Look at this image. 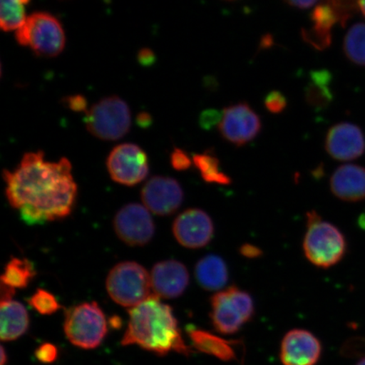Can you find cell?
Instances as JSON below:
<instances>
[{"mask_svg": "<svg viewBox=\"0 0 365 365\" xmlns=\"http://www.w3.org/2000/svg\"><path fill=\"white\" fill-rule=\"evenodd\" d=\"M7 362V356L6 354V350L2 346L1 349V365H6Z\"/></svg>", "mask_w": 365, "mask_h": 365, "instance_id": "cell-40", "label": "cell"}, {"mask_svg": "<svg viewBox=\"0 0 365 365\" xmlns=\"http://www.w3.org/2000/svg\"><path fill=\"white\" fill-rule=\"evenodd\" d=\"M58 351L57 346L49 342L40 345L36 350L35 356L38 361L43 364H52L58 358Z\"/></svg>", "mask_w": 365, "mask_h": 365, "instance_id": "cell-32", "label": "cell"}, {"mask_svg": "<svg viewBox=\"0 0 365 365\" xmlns=\"http://www.w3.org/2000/svg\"><path fill=\"white\" fill-rule=\"evenodd\" d=\"M356 365H365V358L360 359Z\"/></svg>", "mask_w": 365, "mask_h": 365, "instance_id": "cell-41", "label": "cell"}, {"mask_svg": "<svg viewBox=\"0 0 365 365\" xmlns=\"http://www.w3.org/2000/svg\"><path fill=\"white\" fill-rule=\"evenodd\" d=\"M35 276L34 264L29 259L14 257L4 267L1 282L15 289H25Z\"/></svg>", "mask_w": 365, "mask_h": 365, "instance_id": "cell-24", "label": "cell"}, {"mask_svg": "<svg viewBox=\"0 0 365 365\" xmlns=\"http://www.w3.org/2000/svg\"><path fill=\"white\" fill-rule=\"evenodd\" d=\"M63 330L73 345L83 349H97L108 333L106 317L97 303H82L67 310Z\"/></svg>", "mask_w": 365, "mask_h": 365, "instance_id": "cell-7", "label": "cell"}, {"mask_svg": "<svg viewBox=\"0 0 365 365\" xmlns=\"http://www.w3.org/2000/svg\"><path fill=\"white\" fill-rule=\"evenodd\" d=\"M15 294V287L9 286L1 282V302H6V301L12 300Z\"/></svg>", "mask_w": 365, "mask_h": 365, "instance_id": "cell-37", "label": "cell"}, {"mask_svg": "<svg viewBox=\"0 0 365 365\" xmlns=\"http://www.w3.org/2000/svg\"><path fill=\"white\" fill-rule=\"evenodd\" d=\"M153 294L160 299H173L184 294L190 284V274L185 264L176 259L157 263L150 272Z\"/></svg>", "mask_w": 365, "mask_h": 365, "instance_id": "cell-16", "label": "cell"}, {"mask_svg": "<svg viewBox=\"0 0 365 365\" xmlns=\"http://www.w3.org/2000/svg\"><path fill=\"white\" fill-rule=\"evenodd\" d=\"M339 17L340 24L345 26L346 23L359 10L358 0H325Z\"/></svg>", "mask_w": 365, "mask_h": 365, "instance_id": "cell-28", "label": "cell"}, {"mask_svg": "<svg viewBox=\"0 0 365 365\" xmlns=\"http://www.w3.org/2000/svg\"><path fill=\"white\" fill-rule=\"evenodd\" d=\"M106 164L111 179L123 185H138L149 173L147 153L133 143L118 145L109 153Z\"/></svg>", "mask_w": 365, "mask_h": 365, "instance_id": "cell-10", "label": "cell"}, {"mask_svg": "<svg viewBox=\"0 0 365 365\" xmlns=\"http://www.w3.org/2000/svg\"><path fill=\"white\" fill-rule=\"evenodd\" d=\"M359 10L365 17V0H358Z\"/></svg>", "mask_w": 365, "mask_h": 365, "instance_id": "cell-39", "label": "cell"}, {"mask_svg": "<svg viewBox=\"0 0 365 365\" xmlns=\"http://www.w3.org/2000/svg\"><path fill=\"white\" fill-rule=\"evenodd\" d=\"M6 196L26 225H43L71 215L78 188L72 165L63 158L45 160L42 150L27 153L14 170H4Z\"/></svg>", "mask_w": 365, "mask_h": 365, "instance_id": "cell-1", "label": "cell"}, {"mask_svg": "<svg viewBox=\"0 0 365 365\" xmlns=\"http://www.w3.org/2000/svg\"><path fill=\"white\" fill-rule=\"evenodd\" d=\"M16 40L22 47H29L35 56L54 58L65 49V30L57 18L48 12H35L27 16L16 31Z\"/></svg>", "mask_w": 365, "mask_h": 365, "instance_id": "cell-5", "label": "cell"}, {"mask_svg": "<svg viewBox=\"0 0 365 365\" xmlns=\"http://www.w3.org/2000/svg\"><path fill=\"white\" fill-rule=\"evenodd\" d=\"M303 250L308 261L319 268L336 266L346 251L345 236L339 227L323 221L316 211L307 212V230L303 240Z\"/></svg>", "mask_w": 365, "mask_h": 365, "instance_id": "cell-3", "label": "cell"}, {"mask_svg": "<svg viewBox=\"0 0 365 365\" xmlns=\"http://www.w3.org/2000/svg\"><path fill=\"white\" fill-rule=\"evenodd\" d=\"M331 81L332 76L327 70L314 71L310 73L309 82L304 88V100L314 111L325 110L331 104Z\"/></svg>", "mask_w": 365, "mask_h": 365, "instance_id": "cell-22", "label": "cell"}, {"mask_svg": "<svg viewBox=\"0 0 365 365\" xmlns=\"http://www.w3.org/2000/svg\"><path fill=\"white\" fill-rule=\"evenodd\" d=\"M152 294L129 310V323L121 341L123 346L136 345L159 356L175 352L188 357L192 350L182 339L173 309Z\"/></svg>", "mask_w": 365, "mask_h": 365, "instance_id": "cell-2", "label": "cell"}, {"mask_svg": "<svg viewBox=\"0 0 365 365\" xmlns=\"http://www.w3.org/2000/svg\"><path fill=\"white\" fill-rule=\"evenodd\" d=\"M312 21V29L302 30V38L314 49L324 51L331 44V30L336 23H340L339 17L330 4L324 0L314 9Z\"/></svg>", "mask_w": 365, "mask_h": 365, "instance_id": "cell-19", "label": "cell"}, {"mask_svg": "<svg viewBox=\"0 0 365 365\" xmlns=\"http://www.w3.org/2000/svg\"><path fill=\"white\" fill-rule=\"evenodd\" d=\"M331 193L346 202L365 200V168L346 163L337 168L330 179Z\"/></svg>", "mask_w": 365, "mask_h": 365, "instance_id": "cell-17", "label": "cell"}, {"mask_svg": "<svg viewBox=\"0 0 365 365\" xmlns=\"http://www.w3.org/2000/svg\"><path fill=\"white\" fill-rule=\"evenodd\" d=\"M31 0H0V25L4 31H16L26 20V6Z\"/></svg>", "mask_w": 365, "mask_h": 365, "instance_id": "cell-25", "label": "cell"}, {"mask_svg": "<svg viewBox=\"0 0 365 365\" xmlns=\"http://www.w3.org/2000/svg\"><path fill=\"white\" fill-rule=\"evenodd\" d=\"M149 210L138 203L127 204L113 218L115 234L130 246H144L150 243L155 234V225Z\"/></svg>", "mask_w": 365, "mask_h": 365, "instance_id": "cell-11", "label": "cell"}, {"mask_svg": "<svg viewBox=\"0 0 365 365\" xmlns=\"http://www.w3.org/2000/svg\"><path fill=\"white\" fill-rule=\"evenodd\" d=\"M327 153L341 162L353 161L365 153V136L361 128L341 122L330 128L325 140Z\"/></svg>", "mask_w": 365, "mask_h": 365, "instance_id": "cell-15", "label": "cell"}, {"mask_svg": "<svg viewBox=\"0 0 365 365\" xmlns=\"http://www.w3.org/2000/svg\"><path fill=\"white\" fill-rule=\"evenodd\" d=\"M170 163L175 170L186 171L192 166L193 159L190 158L185 150L175 148L171 153Z\"/></svg>", "mask_w": 365, "mask_h": 365, "instance_id": "cell-31", "label": "cell"}, {"mask_svg": "<svg viewBox=\"0 0 365 365\" xmlns=\"http://www.w3.org/2000/svg\"><path fill=\"white\" fill-rule=\"evenodd\" d=\"M0 304H1L0 337L4 341H15L29 330V312L24 305L13 299L0 302Z\"/></svg>", "mask_w": 365, "mask_h": 365, "instance_id": "cell-21", "label": "cell"}, {"mask_svg": "<svg viewBox=\"0 0 365 365\" xmlns=\"http://www.w3.org/2000/svg\"><path fill=\"white\" fill-rule=\"evenodd\" d=\"M106 289L114 302L130 309L153 294L150 274L135 262H120L114 266L108 273Z\"/></svg>", "mask_w": 365, "mask_h": 365, "instance_id": "cell-6", "label": "cell"}, {"mask_svg": "<svg viewBox=\"0 0 365 365\" xmlns=\"http://www.w3.org/2000/svg\"><path fill=\"white\" fill-rule=\"evenodd\" d=\"M137 58L141 66H150L156 61V56L150 48H143L140 50Z\"/></svg>", "mask_w": 365, "mask_h": 365, "instance_id": "cell-35", "label": "cell"}, {"mask_svg": "<svg viewBox=\"0 0 365 365\" xmlns=\"http://www.w3.org/2000/svg\"><path fill=\"white\" fill-rule=\"evenodd\" d=\"M136 123L140 128H148L153 123L152 116L148 113L141 112L136 117Z\"/></svg>", "mask_w": 365, "mask_h": 365, "instance_id": "cell-38", "label": "cell"}, {"mask_svg": "<svg viewBox=\"0 0 365 365\" xmlns=\"http://www.w3.org/2000/svg\"><path fill=\"white\" fill-rule=\"evenodd\" d=\"M262 122L258 113L245 102L232 104L222 110L219 134L235 147H244L261 133Z\"/></svg>", "mask_w": 365, "mask_h": 365, "instance_id": "cell-9", "label": "cell"}, {"mask_svg": "<svg viewBox=\"0 0 365 365\" xmlns=\"http://www.w3.org/2000/svg\"><path fill=\"white\" fill-rule=\"evenodd\" d=\"M210 304V319L220 335L236 334L254 318L255 313L252 297L235 286L216 292Z\"/></svg>", "mask_w": 365, "mask_h": 365, "instance_id": "cell-4", "label": "cell"}, {"mask_svg": "<svg viewBox=\"0 0 365 365\" xmlns=\"http://www.w3.org/2000/svg\"><path fill=\"white\" fill-rule=\"evenodd\" d=\"M264 107L267 111L278 114L284 112L287 106L285 95L279 91H272L264 99Z\"/></svg>", "mask_w": 365, "mask_h": 365, "instance_id": "cell-29", "label": "cell"}, {"mask_svg": "<svg viewBox=\"0 0 365 365\" xmlns=\"http://www.w3.org/2000/svg\"><path fill=\"white\" fill-rule=\"evenodd\" d=\"M63 103L74 112H86L88 110V101L84 96L73 95L63 99Z\"/></svg>", "mask_w": 365, "mask_h": 365, "instance_id": "cell-33", "label": "cell"}, {"mask_svg": "<svg viewBox=\"0 0 365 365\" xmlns=\"http://www.w3.org/2000/svg\"><path fill=\"white\" fill-rule=\"evenodd\" d=\"M86 129L97 138L118 140L130 131L131 112L128 104L118 96L104 98L86 112Z\"/></svg>", "mask_w": 365, "mask_h": 365, "instance_id": "cell-8", "label": "cell"}, {"mask_svg": "<svg viewBox=\"0 0 365 365\" xmlns=\"http://www.w3.org/2000/svg\"><path fill=\"white\" fill-rule=\"evenodd\" d=\"M196 281L203 289L217 292L225 289L230 279L227 264L219 255H205L195 267Z\"/></svg>", "mask_w": 365, "mask_h": 365, "instance_id": "cell-20", "label": "cell"}, {"mask_svg": "<svg viewBox=\"0 0 365 365\" xmlns=\"http://www.w3.org/2000/svg\"><path fill=\"white\" fill-rule=\"evenodd\" d=\"M322 354L321 341L308 330L297 328L287 331L281 341L282 365H317Z\"/></svg>", "mask_w": 365, "mask_h": 365, "instance_id": "cell-14", "label": "cell"}, {"mask_svg": "<svg viewBox=\"0 0 365 365\" xmlns=\"http://www.w3.org/2000/svg\"><path fill=\"white\" fill-rule=\"evenodd\" d=\"M187 333L194 348L200 353L223 362L237 361L240 358V341L223 339L215 333L194 327L187 328Z\"/></svg>", "mask_w": 365, "mask_h": 365, "instance_id": "cell-18", "label": "cell"}, {"mask_svg": "<svg viewBox=\"0 0 365 365\" xmlns=\"http://www.w3.org/2000/svg\"><path fill=\"white\" fill-rule=\"evenodd\" d=\"M29 303L36 312L41 314H52L61 308L57 299L53 294L44 289H38L29 299Z\"/></svg>", "mask_w": 365, "mask_h": 365, "instance_id": "cell-27", "label": "cell"}, {"mask_svg": "<svg viewBox=\"0 0 365 365\" xmlns=\"http://www.w3.org/2000/svg\"><path fill=\"white\" fill-rule=\"evenodd\" d=\"M193 164L197 168L202 180L207 184L230 185L232 180L230 175L221 170L220 160L212 148L192 157Z\"/></svg>", "mask_w": 365, "mask_h": 365, "instance_id": "cell-23", "label": "cell"}, {"mask_svg": "<svg viewBox=\"0 0 365 365\" xmlns=\"http://www.w3.org/2000/svg\"><path fill=\"white\" fill-rule=\"evenodd\" d=\"M291 6L299 9H308L312 7L318 0H285Z\"/></svg>", "mask_w": 365, "mask_h": 365, "instance_id": "cell-36", "label": "cell"}, {"mask_svg": "<svg viewBox=\"0 0 365 365\" xmlns=\"http://www.w3.org/2000/svg\"><path fill=\"white\" fill-rule=\"evenodd\" d=\"M344 51L351 62L365 66V23H356L348 31L344 38Z\"/></svg>", "mask_w": 365, "mask_h": 365, "instance_id": "cell-26", "label": "cell"}, {"mask_svg": "<svg viewBox=\"0 0 365 365\" xmlns=\"http://www.w3.org/2000/svg\"><path fill=\"white\" fill-rule=\"evenodd\" d=\"M173 234L182 247L196 250L207 246L213 239L215 227L211 217L204 210H185L173 221Z\"/></svg>", "mask_w": 365, "mask_h": 365, "instance_id": "cell-12", "label": "cell"}, {"mask_svg": "<svg viewBox=\"0 0 365 365\" xmlns=\"http://www.w3.org/2000/svg\"><path fill=\"white\" fill-rule=\"evenodd\" d=\"M140 196L145 207L159 217L172 215L185 198L180 182L165 176L150 178L141 190Z\"/></svg>", "mask_w": 365, "mask_h": 365, "instance_id": "cell-13", "label": "cell"}, {"mask_svg": "<svg viewBox=\"0 0 365 365\" xmlns=\"http://www.w3.org/2000/svg\"><path fill=\"white\" fill-rule=\"evenodd\" d=\"M222 118V112L216 108H208L200 114L199 124L204 130H211L220 124Z\"/></svg>", "mask_w": 365, "mask_h": 365, "instance_id": "cell-30", "label": "cell"}, {"mask_svg": "<svg viewBox=\"0 0 365 365\" xmlns=\"http://www.w3.org/2000/svg\"><path fill=\"white\" fill-rule=\"evenodd\" d=\"M240 253L245 258L257 259L262 257L263 251L254 245L244 244L240 246Z\"/></svg>", "mask_w": 365, "mask_h": 365, "instance_id": "cell-34", "label": "cell"}]
</instances>
